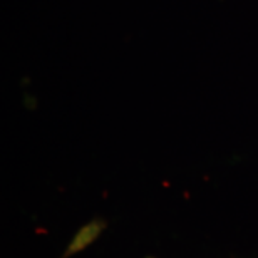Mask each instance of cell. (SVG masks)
<instances>
[{
  "instance_id": "1",
  "label": "cell",
  "mask_w": 258,
  "mask_h": 258,
  "mask_svg": "<svg viewBox=\"0 0 258 258\" xmlns=\"http://www.w3.org/2000/svg\"><path fill=\"white\" fill-rule=\"evenodd\" d=\"M148 258H154V256H148Z\"/></svg>"
}]
</instances>
